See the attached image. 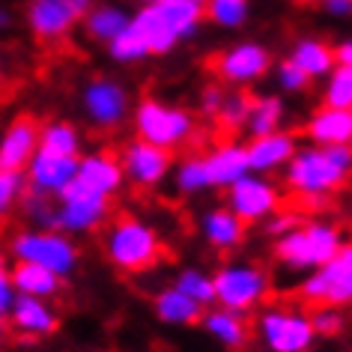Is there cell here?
<instances>
[{"instance_id":"45","label":"cell","mask_w":352,"mask_h":352,"mask_svg":"<svg viewBox=\"0 0 352 352\" xmlns=\"http://www.w3.org/2000/svg\"><path fill=\"white\" fill-rule=\"evenodd\" d=\"M320 3L334 19H352V0H320Z\"/></svg>"},{"instance_id":"3","label":"cell","mask_w":352,"mask_h":352,"mask_svg":"<svg viewBox=\"0 0 352 352\" xmlns=\"http://www.w3.org/2000/svg\"><path fill=\"white\" fill-rule=\"evenodd\" d=\"M346 242L340 224L325 221V218H311L298 221L293 230L275 239V260L293 275H307L320 269L325 260H331L338 248Z\"/></svg>"},{"instance_id":"52","label":"cell","mask_w":352,"mask_h":352,"mask_svg":"<svg viewBox=\"0 0 352 352\" xmlns=\"http://www.w3.org/2000/svg\"><path fill=\"white\" fill-rule=\"evenodd\" d=\"M0 352H3V340H0Z\"/></svg>"},{"instance_id":"10","label":"cell","mask_w":352,"mask_h":352,"mask_svg":"<svg viewBox=\"0 0 352 352\" xmlns=\"http://www.w3.org/2000/svg\"><path fill=\"white\" fill-rule=\"evenodd\" d=\"M84 120L96 131H117L131 117L129 87L111 75H96L81 87Z\"/></svg>"},{"instance_id":"41","label":"cell","mask_w":352,"mask_h":352,"mask_svg":"<svg viewBox=\"0 0 352 352\" xmlns=\"http://www.w3.org/2000/svg\"><path fill=\"white\" fill-rule=\"evenodd\" d=\"M275 78H278V87H280L284 93H305V90H311V78H307L289 57L278 63Z\"/></svg>"},{"instance_id":"1","label":"cell","mask_w":352,"mask_h":352,"mask_svg":"<svg viewBox=\"0 0 352 352\" xmlns=\"http://www.w3.org/2000/svg\"><path fill=\"white\" fill-rule=\"evenodd\" d=\"M352 179V144L298 146L284 167V186L302 204H325Z\"/></svg>"},{"instance_id":"15","label":"cell","mask_w":352,"mask_h":352,"mask_svg":"<svg viewBox=\"0 0 352 352\" xmlns=\"http://www.w3.org/2000/svg\"><path fill=\"white\" fill-rule=\"evenodd\" d=\"M6 325L28 340H45L60 329V314L54 302L33 296H15L10 311H6Z\"/></svg>"},{"instance_id":"35","label":"cell","mask_w":352,"mask_h":352,"mask_svg":"<svg viewBox=\"0 0 352 352\" xmlns=\"http://www.w3.org/2000/svg\"><path fill=\"white\" fill-rule=\"evenodd\" d=\"M248 111H251V96L242 93V90H233L224 96L221 108L215 113V122L224 135H239L248 122Z\"/></svg>"},{"instance_id":"19","label":"cell","mask_w":352,"mask_h":352,"mask_svg":"<svg viewBox=\"0 0 352 352\" xmlns=\"http://www.w3.org/2000/svg\"><path fill=\"white\" fill-rule=\"evenodd\" d=\"M78 170V158H66V155H51V153H39L28 162L24 167V179H28V191L45 197H57L69 182L75 179Z\"/></svg>"},{"instance_id":"27","label":"cell","mask_w":352,"mask_h":352,"mask_svg":"<svg viewBox=\"0 0 352 352\" xmlns=\"http://www.w3.org/2000/svg\"><path fill=\"white\" fill-rule=\"evenodd\" d=\"M131 24V12L120 3H93L87 10L81 28L84 36L90 42H99V45H108L111 39H117L122 30Z\"/></svg>"},{"instance_id":"51","label":"cell","mask_w":352,"mask_h":352,"mask_svg":"<svg viewBox=\"0 0 352 352\" xmlns=\"http://www.w3.org/2000/svg\"><path fill=\"white\" fill-rule=\"evenodd\" d=\"M0 84H3V63H0Z\"/></svg>"},{"instance_id":"9","label":"cell","mask_w":352,"mask_h":352,"mask_svg":"<svg viewBox=\"0 0 352 352\" xmlns=\"http://www.w3.org/2000/svg\"><path fill=\"white\" fill-rule=\"evenodd\" d=\"M298 296L307 305L352 307V242H343L331 260L298 280Z\"/></svg>"},{"instance_id":"31","label":"cell","mask_w":352,"mask_h":352,"mask_svg":"<svg viewBox=\"0 0 352 352\" xmlns=\"http://www.w3.org/2000/svg\"><path fill=\"white\" fill-rule=\"evenodd\" d=\"M284 117H287V104L280 96H275V93L251 96V111H248L245 131H248V138L272 135V131L284 129Z\"/></svg>"},{"instance_id":"12","label":"cell","mask_w":352,"mask_h":352,"mask_svg":"<svg viewBox=\"0 0 352 352\" xmlns=\"http://www.w3.org/2000/svg\"><path fill=\"white\" fill-rule=\"evenodd\" d=\"M280 200L284 195L278 182L260 173H245L230 188H224V206L245 224H263L280 209Z\"/></svg>"},{"instance_id":"39","label":"cell","mask_w":352,"mask_h":352,"mask_svg":"<svg viewBox=\"0 0 352 352\" xmlns=\"http://www.w3.org/2000/svg\"><path fill=\"white\" fill-rule=\"evenodd\" d=\"M24 195H28L24 170H0V221H6L21 206Z\"/></svg>"},{"instance_id":"8","label":"cell","mask_w":352,"mask_h":352,"mask_svg":"<svg viewBox=\"0 0 352 352\" xmlns=\"http://www.w3.org/2000/svg\"><path fill=\"white\" fill-rule=\"evenodd\" d=\"M54 230L72 236V239L75 236H90L111 221V197L96 195L75 179L54 197Z\"/></svg>"},{"instance_id":"28","label":"cell","mask_w":352,"mask_h":352,"mask_svg":"<svg viewBox=\"0 0 352 352\" xmlns=\"http://www.w3.org/2000/svg\"><path fill=\"white\" fill-rule=\"evenodd\" d=\"M289 60L314 81V78H325L334 69V48L320 36H302L293 42Z\"/></svg>"},{"instance_id":"38","label":"cell","mask_w":352,"mask_h":352,"mask_svg":"<svg viewBox=\"0 0 352 352\" xmlns=\"http://www.w3.org/2000/svg\"><path fill=\"white\" fill-rule=\"evenodd\" d=\"M21 215L28 227H39V230H54V212H57V204L54 197H45V195H36V191H28L21 197Z\"/></svg>"},{"instance_id":"13","label":"cell","mask_w":352,"mask_h":352,"mask_svg":"<svg viewBox=\"0 0 352 352\" xmlns=\"http://www.w3.org/2000/svg\"><path fill=\"white\" fill-rule=\"evenodd\" d=\"M209 69L227 87H248L269 75L272 51L263 42H236L209 60Z\"/></svg>"},{"instance_id":"25","label":"cell","mask_w":352,"mask_h":352,"mask_svg":"<svg viewBox=\"0 0 352 352\" xmlns=\"http://www.w3.org/2000/svg\"><path fill=\"white\" fill-rule=\"evenodd\" d=\"M131 28L138 30V36L144 39L149 57H164L179 45V36L173 28L164 21V15L158 12V6H140L138 12H131Z\"/></svg>"},{"instance_id":"46","label":"cell","mask_w":352,"mask_h":352,"mask_svg":"<svg viewBox=\"0 0 352 352\" xmlns=\"http://www.w3.org/2000/svg\"><path fill=\"white\" fill-rule=\"evenodd\" d=\"M331 48H334V66H349L352 69V36L338 42V45H331Z\"/></svg>"},{"instance_id":"14","label":"cell","mask_w":352,"mask_h":352,"mask_svg":"<svg viewBox=\"0 0 352 352\" xmlns=\"http://www.w3.org/2000/svg\"><path fill=\"white\" fill-rule=\"evenodd\" d=\"M117 158H120L126 182L140 188V191L158 188L173 170V153L146 144V140H140V138H131L129 144L117 153Z\"/></svg>"},{"instance_id":"29","label":"cell","mask_w":352,"mask_h":352,"mask_svg":"<svg viewBox=\"0 0 352 352\" xmlns=\"http://www.w3.org/2000/svg\"><path fill=\"white\" fill-rule=\"evenodd\" d=\"M39 153L78 158L84 153V135L75 122L69 120H51L39 126Z\"/></svg>"},{"instance_id":"32","label":"cell","mask_w":352,"mask_h":352,"mask_svg":"<svg viewBox=\"0 0 352 352\" xmlns=\"http://www.w3.org/2000/svg\"><path fill=\"white\" fill-rule=\"evenodd\" d=\"M170 182H173V191L179 197H197V195H206L212 188L209 182V170H206V162L204 155H186L173 164L170 170Z\"/></svg>"},{"instance_id":"40","label":"cell","mask_w":352,"mask_h":352,"mask_svg":"<svg viewBox=\"0 0 352 352\" xmlns=\"http://www.w3.org/2000/svg\"><path fill=\"white\" fill-rule=\"evenodd\" d=\"M311 325L316 338H338L346 329V316L343 307H331V305H314L311 311Z\"/></svg>"},{"instance_id":"18","label":"cell","mask_w":352,"mask_h":352,"mask_svg":"<svg viewBox=\"0 0 352 352\" xmlns=\"http://www.w3.org/2000/svg\"><path fill=\"white\" fill-rule=\"evenodd\" d=\"M296 149H298V135L287 129H278L272 135H260V138H248V144H245L251 173H260V176H272L284 170L287 162L296 155Z\"/></svg>"},{"instance_id":"23","label":"cell","mask_w":352,"mask_h":352,"mask_svg":"<svg viewBox=\"0 0 352 352\" xmlns=\"http://www.w3.org/2000/svg\"><path fill=\"white\" fill-rule=\"evenodd\" d=\"M305 138L316 146H340L352 144V111L329 108L320 104L311 117L305 120Z\"/></svg>"},{"instance_id":"43","label":"cell","mask_w":352,"mask_h":352,"mask_svg":"<svg viewBox=\"0 0 352 352\" xmlns=\"http://www.w3.org/2000/svg\"><path fill=\"white\" fill-rule=\"evenodd\" d=\"M296 224H298V215H296V212H280V209H278V212L272 215V218H266V221H263V227H266V233L272 236V239H278V236L289 233Z\"/></svg>"},{"instance_id":"50","label":"cell","mask_w":352,"mask_h":352,"mask_svg":"<svg viewBox=\"0 0 352 352\" xmlns=\"http://www.w3.org/2000/svg\"><path fill=\"white\" fill-rule=\"evenodd\" d=\"M140 6H155V3H162V0H138Z\"/></svg>"},{"instance_id":"16","label":"cell","mask_w":352,"mask_h":352,"mask_svg":"<svg viewBox=\"0 0 352 352\" xmlns=\"http://www.w3.org/2000/svg\"><path fill=\"white\" fill-rule=\"evenodd\" d=\"M75 182H81L84 188H90V191H96V195L113 200L122 191V186H126V176H122L117 153H111V149L81 153L78 155Z\"/></svg>"},{"instance_id":"42","label":"cell","mask_w":352,"mask_h":352,"mask_svg":"<svg viewBox=\"0 0 352 352\" xmlns=\"http://www.w3.org/2000/svg\"><path fill=\"white\" fill-rule=\"evenodd\" d=\"M224 96H227V90H224L221 84H206L204 90H200V102H197V111H200V117H206V120H215V113H218V108H221Z\"/></svg>"},{"instance_id":"6","label":"cell","mask_w":352,"mask_h":352,"mask_svg":"<svg viewBox=\"0 0 352 352\" xmlns=\"http://www.w3.org/2000/svg\"><path fill=\"white\" fill-rule=\"evenodd\" d=\"M6 254L12 257V263H33V266L54 272L63 280L72 278L81 263V248L72 236L60 230H39V227L15 230L6 239Z\"/></svg>"},{"instance_id":"37","label":"cell","mask_w":352,"mask_h":352,"mask_svg":"<svg viewBox=\"0 0 352 352\" xmlns=\"http://www.w3.org/2000/svg\"><path fill=\"white\" fill-rule=\"evenodd\" d=\"M104 48H108V57L113 60V63H122V66L144 63V60L149 57V51H146V45H144V39L138 36V30L131 28V24L120 33L117 39H111Z\"/></svg>"},{"instance_id":"24","label":"cell","mask_w":352,"mask_h":352,"mask_svg":"<svg viewBox=\"0 0 352 352\" xmlns=\"http://www.w3.org/2000/svg\"><path fill=\"white\" fill-rule=\"evenodd\" d=\"M206 307H200L195 298H188L186 293H179L173 284L162 287L153 296V314L162 325H170V329H191V325H200V316H204Z\"/></svg>"},{"instance_id":"33","label":"cell","mask_w":352,"mask_h":352,"mask_svg":"<svg viewBox=\"0 0 352 352\" xmlns=\"http://www.w3.org/2000/svg\"><path fill=\"white\" fill-rule=\"evenodd\" d=\"M173 287L179 293H186L188 298H195L200 307H212L215 305V287H212V272L200 269V266H182L173 278Z\"/></svg>"},{"instance_id":"34","label":"cell","mask_w":352,"mask_h":352,"mask_svg":"<svg viewBox=\"0 0 352 352\" xmlns=\"http://www.w3.org/2000/svg\"><path fill=\"white\" fill-rule=\"evenodd\" d=\"M204 19L221 30H239L251 19V0H206Z\"/></svg>"},{"instance_id":"30","label":"cell","mask_w":352,"mask_h":352,"mask_svg":"<svg viewBox=\"0 0 352 352\" xmlns=\"http://www.w3.org/2000/svg\"><path fill=\"white\" fill-rule=\"evenodd\" d=\"M204 3L206 0H162V3H155V6L182 42V39H195L200 28H204V21H206Z\"/></svg>"},{"instance_id":"53","label":"cell","mask_w":352,"mask_h":352,"mask_svg":"<svg viewBox=\"0 0 352 352\" xmlns=\"http://www.w3.org/2000/svg\"><path fill=\"white\" fill-rule=\"evenodd\" d=\"M307 352H316V349H307Z\"/></svg>"},{"instance_id":"4","label":"cell","mask_w":352,"mask_h":352,"mask_svg":"<svg viewBox=\"0 0 352 352\" xmlns=\"http://www.w3.org/2000/svg\"><path fill=\"white\" fill-rule=\"evenodd\" d=\"M251 338L263 352H307L314 349L316 334L311 311L289 302H266L251 322Z\"/></svg>"},{"instance_id":"21","label":"cell","mask_w":352,"mask_h":352,"mask_svg":"<svg viewBox=\"0 0 352 352\" xmlns=\"http://www.w3.org/2000/svg\"><path fill=\"white\" fill-rule=\"evenodd\" d=\"M204 162H206V170H209V182H212V188H221V191L230 188L233 182L242 179L245 173H251L245 144H242V140H236V138H227L218 146H212L204 155Z\"/></svg>"},{"instance_id":"11","label":"cell","mask_w":352,"mask_h":352,"mask_svg":"<svg viewBox=\"0 0 352 352\" xmlns=\"http://www.w3.org/2000/svg\"><path fill=\"white\" fill-rule=\"evenodd\" d=\"M93 0H28L24 24L39 42H63L75 28H81Z\"/></svg>"},{"instance_id":"48","label":"cell","mask_w":352,"mask_h":352,"mask_svg":"<svg viewBox=\"0 0 352 352\" xmlns=\"http://www.w3.org/2000/svg\"><path fill=\"white\" fill-rule=\"evenodd\" d=\"M6 331H10V325H6V314H0V340L6 338Z\"/></svg>"},{"instance_id":"47","label":"cell","mask_w":352,"mask_h":352,"mask_svg":"<svg viewBox=\"0 0 352 352\" xmlns=\"http://www.w3.org/2000/svg\"><path fill=\"white\" fill-rule=\"evenodd\" d=\"M12 24H15V15H12V10H6V6H0V33L12 30Z\"/></svg>"},{"instance_id":"7","label":"cell","mask_w":352,"mask_h":352,"mask_svg":"<svg viewBox=\"0 0 352 352\" xmlns=\"http://www.w3.org/2000/svg\"><path fill=\"white\" fill-rule=\"evenodd\" d=\"M215 305L236 314H257L272 296V275L254 260H227L212 272Z\"/></svg>"},{"instance_id":"44","label":"cell","mask_w":352,"mask_h":352,"mask_svg":"<svg viewBox=\"0 0 352 352\" xmlns=\"http://www.w3.org/2000/svg\"><path fill=\"white\" fill-rule=\"evenodd\" d=\"M15 298V289H12V280H10V263L3 260V254H0V314L10 311Z\"/></svg>"},{"instance_id":"17","label":"cell","mask_w":352,"mask_h":352,"mask_svg":"<svg viewBox=\"0 0 352 352\" xmlns=\"http://www.w3.org/2000/svg\"><path fill=\"white\" fill-rule=\"evenodd\" d=\"M42 122L30 113H19L10 126L0 131V170H24L39 149Z\"/></svg>"},{"instance_id":"26","label":"cell","mask_w":352,"mask_h":352,"mask_svg":"<svg viewBox=\"0 0 352 352\" xmlns=\"http://www.w3.org/2000/svg\"><path fill=\"white\" fill-rule=\"evenodd\" d=\"M10 280H12V289L15 296H33V298H54L63 293L66 280L57 278L54 272L42 269V266H33V263H12L10 266Z\"/></svg>"},{"instance_id":"20","label":"cell","mask_w":352,"mask_h":352,"mask_svg":"<svg viewBox=\"0 0 352 352\" xmlns=\"http://www.w3.org/2000/svg\"><path fill=\"white\" fill-rule=\"evenodd\" d=\"M200 329L212 338L218 346H224L227 352H242L251 343V322L245 314L227 311V307H206L200 316Z\"/></svg>"},{"instance_id":"36","label":"cell","mask_w":352,"mask_h":352,"mask_svg":"<svg viewBox=\"0 0 352 352\" xmlns=\"http://www.w3.org/2000/svg\"><path fill=\"white\" fill-rule=\"evenodd\" d=\"M322 104L340 111H352V69L349 66H334L325 75L322 87Z\"/></svg>"},{"instance_id":"2","label":"cell","mask_w":352,"mask_h":352,"mask_svg":"<svg viewBox=\"0 0 352 352\" xmlns=\"http://www.w3.org/2000/svg\"><path fill=\"white\" fill-rule=\"evenodd\" d=\"M102 251L104 260L122 275H144V272L158 266L164 254V242L146 218L122 212L104 224Z\"/></svg>"},{"instance_id":"5","label":"cell","mask_w":352,"mask_h":352,"mask_svg":"<svg viewBox=\"0 0 352 352\" xmlns=\"http://www.w3.org/2000/svg\"><path fill=\"white\" fill-rule=\"evenodd\" d=\"M131 126L135 138L146 140L153 146H162L167 153H176L197 138V117L182 104L162 102L155 96H144L131 108Z\"/></svg>"},{"instance_id":"22","label":"cell","mask_w":352,"mask_h":352,"mask_svg":"<svg viewBox=\"0 0 352 352\" xmlns=\"http://www.w3.org/2000/svg\"><path fill=\"white\" fill-rule=\"evenodd\" d=\"M245 233H248V224L239 221L227 206H209L204 215H200V236L209 248L230 254L236 248H242Z\"/></svg>"},{"instance_id":"49","label":"cell","mask_w":352,"mask_h":352,"mask_svg":"<svg viewBox=\"0 0 352 352\" xmlns=\"http://www.w3.org/2000/svg\"><path fill=\"white\" fill-rule=\"evenodd\" d=\"M293 3H298V6H314V3H320V0H293Z\"/></svg>"}]
</instances>
